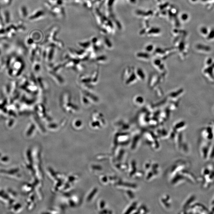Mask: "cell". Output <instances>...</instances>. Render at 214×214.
Listing matches in <instances>:
<instances>
[{"label":"cell","instance_id":"cell-3","mask_svg":"<svg viewBox=\"0 0 214 214\" xmlns=\"http://www.w3.org/2000/svg\"><path fill=\"white\" fill-rule=\"evenodd\" d=\"M46 16V13L44 10L41 8H38L35 10L33 13L29 15L28 17L29 22H34L42 20Z\"/></svg>","mask_w":214,"mask_h":214},{"label":"cell","instance_id":"cell-1","mask_svg":"<svg viewBox=\"0 0 214 214\" xmlns=\"http://www.w3.org/2000/svg\"><path fill=\"white\" fill-rule=\"evenodd\" d=\"M59 30V27L58 26H54L51 28L47 33L44 43H49L52 46H58L59 47H63V42L56 38Z\"/></svg>","mask_w":214,"mask_h":214},{"label":"cell","instance_id":"cell-10","mask_svg":"<svg viewBox=\"0 0 214 214\" xmlns=\"http://www.w3.org/2000/svg\"><path fill=\"white\" fill-rule=\"evenodd\" d=\"M0 25H1L2 26H4V24H3V20H2V17L1 16V9H0Z\"/></svg>","mask_w":214,"mask_h":214},{"label":"cell","instance_id":"cell-5","mask_svg":"<svg viewBox=\"0 0 214 214\" xmlns=\"http://www.w3.org/2000/svg\"><path fill=\"white\" fill-rule=\"evenodd\" d=\"M18 14L22 19H26L29 16V11L28 8L24 5H22L18 9Z\"/></svg>","mask_w":214,"mask_h":214},{"label":"cell","instance_id":"cell-2","mask_svg":"<svg viewBox=\"0 0 214 214\" xmlns=\"http://www.w3.org/2000/svg\"><path fill=\"white\" fill-rule=\"evenodd\" d=\"M44 5L51 15L54 17L60 19H63L65 17V14L64 7L52 5L46 1L44 3Z\"/></svg>","mask_w":214,"mask_h":214},{"label":"cell","instance_id":"cell-11","mask_svg":"<svg viewBox=\"0 0 214 214\" xmlns=\"http://www.w3.org/2000/svg\"><path fill=\"white\" fill-rule=\"evenodd\" d=\"M182 18L184 19H186L188 18V16L186 15H184L182 16Z\"/></svg>","mask_w":214,"mask_h":214},{"label":"cell","instance_id":"cell-8","mask_svg":"<svg viewBox=\"0 0 214 214\" xmlns=\"http://www.w3.org/2000/svg\"><path fill=\"white\" fill-rule=\"evenodd\" d=\"M59 0H46V1L53 5H56Z\"/></svg>","mask_w":214,"mask_h":214},{"label":"cell","instance_id":"cell-4","mask_svg":"<svg viewBox=\"0 0 214 214\" xmlns=\"http://www.w3.org/2000/svg\"><path fill=\"white\" fill-rule=\"evenodd\" d=\"M28 36L31 38L34 42L41 41L43 38V35L42 32L38 30H35L31 31Z\"/></svg>","mask_w":214,"mask_h":214},{"label":"cell","instance_id":"cell-6","mask_svg":"<svg viewBox=\"0 0 214 214\" xmlns=\"http://www.w3.org/2000/svg\"><path fill=\"white\" fill-rule=\"evenodd\" d=\"M1 13L2 20L4 25H8L11 21L10 12L7 10H3Z\"/></svg>","mask_w":214,"mask_h":214},{"label":"cell","instance_id":"cell-7","mask_svg":"<svg viewBox=\"0 0 214 214\" xmlns=\"http://www.w3.org/2000/svg\"><path fill=\"white\" fill-rule=\"evenodd\" d=\"M15 24L17 28V32L19 33H22L26 31V26L24 24L23 22L22 21H19Z\"/></svg>","mask_w":214,"mask_h":214},{"label":"cell","instance_id":"cell-9","mask_svg":"<svg viewBox=\"0 0 214 214\" xmlns=\"http://www.w3.org/2000/svg\"><path fill=\"white\" fill-rule=\"evenodd\" d=\"M3 3L6 5H8L11 3L12 0H3Z\"/></svg>","mask_w":214,"mask_h":214}]
</instances>
